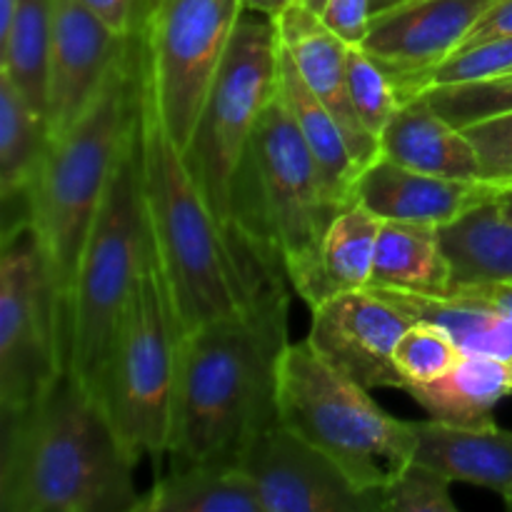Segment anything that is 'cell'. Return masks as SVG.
Returning <instances> with one entry per match:
<instances>
[{
	"label": "cell",
	"mask_w": 512,
	"mask_h": 512,
	"mask_svg": "<svg viewBox=\"0 0 512 512\" xmlns=\"http://www.w3.org/2000/svg\"><path fill=\"white\" fill-rule=\"evenodd\" d=\"M135 465L100 400L65 370L38 403L3 418L0 510L138 512Z\"/></svg>",
	"instance_id": "cell-1"
},
{
	"label": "cell",
	"mask_w": 512,
	"mask_h": 512,
	"mask_svg": "<svg viewBox=\"0 0 512 512\" xmlns=\"http://www.w3.org/2000/svg\"><path fill=\"white\" fill-rule=\"evenodd\" d=\"M288 335L248 315L218 318L180 338L175 463L238 465L245 445L278 418V363Z\"/></svg>",
	"instance_id": "cell-2"
},
{
	"label": "cell",
	"mask_w": 512,
	"mask_h": 512,
	"mask_svg": "<svg viewBox=\"0 0 512 512\" xmlns=\"http://www.w3.org/2000/svg\"><path fill=\"white\" fill-rule=\"evenodd\" d=\"M138 43V30H135ZM140 188L150 245L168 285L180 335L243 313L233 265L215 215L170 138L138 43Z\"/></svg>",
	"instance_id": "cell-3"
},
{
	"label": "cell",
	"mask_w": 512,
	"mask_h": 512,
	"mask_svg": "<svg viewBox=\"0 0 512 512\" xmlns=\"http://www.w3.org/2000/svg\"><path fill=\"white\" fill-rule=\"evenodd\" d=\"M138 113V43L130 35L103 88L65 133L50 140L28 193L30 223L58 290L68 345V310L85 240Z\"/></svg>",
	"instance_id": "cell-4"
},
{
	"label": "cell",
	"mask_w": 512,
	"mask_h": 512,
	"mask_svg": "<svg viewBox=\"0 0 512 512\" xmlns=\"http://www.w3.org/2000/svg\"><path fill=\"white\" fill-rule=\"evenodd\" d=\"M278 418L375 495L413 463L418 450L413 423L385 413L368 388L325 363L308 340L288 343L280 355Z\"/></svg>",
	"instance_id": "cell-5"
},
{
	"label": "cell",
	"mask_w": 512,
	"mask_h": 512,
	"mask_svg": "<svg viewBox=\"0 0 512 512\" xmlns=\"http://www.w3.org/2000/svg\"><path fill=\"white\" fill-rule=\"evenodd\" d=\"M148 255L150 235L140 188L135 113L133 130L125 140L85 240L68 310V370L93 395Z\"/></svg>",
	"instance_id": "cell-6"
},
{
	"label": "cell",
	"mask_w": 512,
	"mask_h": 512,
	"mask_svg": "<svg viewBox=\"0 0 512 512\" xmlns=\"http://www.w3.org/2000/svg\"><path fill=\"white\" fill-rule=\"evenodd\" d=\"M233 198L248 200L273 228L293 290L310 305L328 300L323 243L343 205L330 198L320 170L280 93L270 100L235 175Z\"/></svg>",
	"instance_id": "cell-7"
},
{
	"label": "cell",
	"mask_w": 512,
	"mask_h": 512,
	"mask_svg": "<svg viewBox=\"0 0 512 512\" xmlns=\"http://www.w3.org/2000/svg\"><path fill=\"white\" fill-rule=\"evenodd\" d=\"M180 338L168 285L150 245L95 385V398L138 463L143 455L160 460L170 453Z\"/></svg>",
	"instance_id": "cell-8"
},
{
	"label": "cell",
	"mask_w": 512,
	"mask_h": 512,
	"mask_svg": "<svg viewBox=\"0 0 512 512\" xmlns=\"http://www.w3.org/2000/svg\"><path fill=\"white\" fill-rule=\"evenodd\" d=\"M278 53L275 20L243 10L193 135L183 148L185 165L218 220L220 233L233 215L235 175L260 115L278 93Z\"/></svg>",
	"instance_id": "cell-9"
},
{
	"label": "cell",
	"mask_w": 512,
	"mask_h": 512,
	"mask_svg": "<svg viewBox=\"0 0 512 512\" xmlns=\"http://www.w3.org/2000/svg\"><path fill=\"white\" fill-rule=\"evenodd\" d=\"M68 370L65 320L30 220L3 230L0 253V418L38 403Z\"/></svg>",
	"instance_id": "cell-10"
},
{
	"label": "cell",
	"mask_w": 512,
	"mask_h": 512,
	"mask_svg": "<svg viewBox=\"0 0 512 512\" xmlns=\"http://www.w3.org/2000/svg\"><path fill=\"white\" fill-rule=\"evenodd\" d=\"M240 15V0H160L140 23V60L180 150L193 135Z\"/></svg>",
	"instance_id": "cell-11"
},
{
	"label": "cell",
	"mask_w": 512,
	"mask_h": 512,
	"mask_svg": "<svg viewBox=\"0 0 512 512\" xmlns=\"http://www.w3.org/2000/svg\"><path fill=\"white\" fill-rule=\"evenodd\" d=\"M265 512H380L330 455L283 423L260 430L238 458Z\"/></svg>",
	"instance_id": "cell-12"
},
{
	"label": "cell",
	"mask_w": 512,
	"mask_h": 512,
	"mask_svg": "<svg viewBox=\"0 0 512 512\" xmlns=\"http://www.w3.org/2000/svg\"><path fill=\"white\" fill-rule=\"evenodd\" d=\"M413 323V315L383 290H350L315 305L308 343L325 363L363 388L405 390L393 353Z\"/></svg>",
	"instance_id": "cell-13"
},
{
	"label": "cell",
	"mask_w": 512,
	"mask_h": 512,
	"mask_svg": "<svg viewBox=\"0 0 512 512\" xmlns=\"http://www.w3.org/2000/svg\"><path fill=\"white\" fill-rule=\"evenodd\" d=\"M495 0H408L373 15L363 50L390 75L400 98L418 93L420 83L470 38Z\"/></svg>",
	"instance_id": "cell-14"
},
{
	"label": "cell",
	"mask_w": 512,
	"mask_h": 512,
	"mask_svg": "<svg viewBox=\"0 0 512 512\" xmlns=\"http://www.w3.org/2000/svg\"><path fill=\"white\" fill-rule=\"evenodd\" d=\"M128 40L80 0H53L48 65V128L53 138L88 110Z\"/></svg>",
	"instance_id": "cell-15"
},
{
	"label": "cell",
	"mask_w": 512,
	"mask_h": 512,
	"mask_svg": "<svg viewBox=\"0 0 512 512\" xmlns=\"http://www.w3.org/2000/svg\"><path fill=\"white\" fill-rule=\"evenodd\" d=\"M275 28H278L280 45L295 60L310 90L335 115L355 163L360 170H365L375 158H380V143L365 130L363 120L355 113L353 98H350L348 43H343L320 20V15L310 13L300 3L275 18Z\"/></svg>",
	"instance_id": "cell-16"
},
{
	"label": "cell",
	"mask_w": 512,
	"mask_h": 512,
	"mask_svg": "<svg viewBox=\"0 0 512 512\" xmlns=\"http://www.w3.org/2000/svg\"><path fill=\"white\" fill-rule=\"evenodd\" d=\"M498 185L485 180H455L403 168L388 158H375L360 170L355 195L380 220H405L443 228L480 203L498 195Z\"/></svg>",
	"instance_id": "cell-17"
},
{
	"label": "cell",
	"mask_w": 512,
	"mask_h": 512,
	"mask_svg": "<svg viewBox=\"0 0 512 512\" xmlns=\"http://www.w3.org/2000/svg\"><path fill=\"white\" fill-rule=\"evenodd\" d=\"M380 155L403 168L455 180H480V163L463 128H455L430 105L425 93L400 103L380 133Z\"/></svg>",
	"instance_id": "cell-18"
},
{
	"label": "cell",
	"mask_w": 512,
	"mask_h": 512,
	"mask_svg": "<svg viewBox=\"0 0 512 512\" xmlns=\"http://www.w3.org/2000/svg\"><path fill=\"white\" fill-rule=\"evenodd\" d=\"M413 428L418 435V463L430 465L453 483L493 490L512 510V430L498 425L460 428L433 418L413 423Z\"/></svg>",
	"instance_id": "cell-19"
},
{
	"label": "cell",
	"mask_w": 512,
	"mask_h": 512,
	"mask_svg": "<svg viewBox=\"0 0 512 512\" xmlns=\"http://www.w3.org/2000/svg\"><path fill=\"white\" fill-rule=\"evenodd\" d=\"M278 93L283 103L288 105L290 115H293L295 125H298L300 135H303L305 145H308L310 155L318 165L320 178H323L330 198L343 208L358 203L355 185H358L360 168L350 153L348 140H345L335 115L310 90L303 73L283 45H280L278 53Z\"/></svg>",
	"instance_id": "cell-20"
},
{
	"label": "cell",
	"mask_w": 512,
	"mask_h": 512,
	"mask_svg": "<svg viewBox=\"0 0 512 512\" xmlns=\"http://www.w3.org/2000/svg\"><path fill=\"white\" fill-rule=\"evenodd\" d=\"M48 118L25 100L18 85L0 73V195L3 230L30 220L28 193L50 148Z\"/></svg>",
	"instance_id": "cell-21"
},
{
	"label": "cell",
	"mask_w": 512,
	"mask_h": 512,
	"mask_svg": "<svg viewBox=\"0 0 512 512\" xmlns=\"http://www.w3.org/2000/svg\"><path fill=\"white\" fill-rule=\"evenodd\" d=\"M403 393L440 423L488 428L495 425V405L512 395V385L505 360L465 353L448 375L433 383L408 385Z\"/></svg>",
	"instance_id": "cell-22"
},
{
	"label": "cell",
	"mask_w": 512,
	"mask_h": 512,
	"mask_svg": "<svg viewBox=\"0 0 512 512\" xmlns=\"http://www.w3.org/2000/svg\"><path fill=\"white\" fill-rule=\"evenodd\" d=\"M450 283L453 273L440 243V228L405 220H383L368 288L443 298Z\"/></svg>",
	"instance_id": "cell-23"
},
{
	"label": "cell",
	"mask_w": 512,
	"mask_h": 512,
	"mask_svg": "<svg viewBox=\"0 0 512 512\" xmlns=\"http://www.w3.org/2000/svg\"><path fill=\"white\" fill-rule=\"evenodd\" d=\"M440 243L453 273L450 288L512 285V220L500 210L495 198L443 225Z\"/></svg>",
	"instance_id": "cell-24"
},
{
	"label": "cell",
	"mask_w": 512,
	"mask_h": 512,
	"mask_svg": "<svg viewBox=\"0 0 512 512\" xmlns=\"http://www.w3.org/2000/svg\"><path fill=\"white\" fill-rule=\"evenodd\" d=\"M148 512H265L253 483L238 465L175 463L143 498Z\"/></svg>",
	"instance_id": "cell-25"
},
{
	"label": "cell",
	"mask_w": 512,
	"mask_h": 512,
	"mask_svg": "<svg viewBox=\"0 0 512 512\" xmlns=\"http://www.w3.org/2000/svg\"><path fill=\"white\" fill-rule=\"evenodd\" d=\"M53 0H18L0 33V73L18 85L30 105L48 118V65Z\"/></svg>",
	"instance_id": "cell-26"
},
{
	"label": "cell",
	"mask_w": 512,
	"mask_h": 512,
	"mask_svg": "<svg viewBox=\"0 0 512 512\" xmlns=\"http://www.w3.org/2000/svg\"><path fill=\"white\" fill-rule=\"evenodd\" d=\"M383 290V288H378ZM400 308L408 310L415 320L438 323L455 338L463 353L490 355V358H512V318L495 310L465 305L450 298H428L400 290H383Z\"/></svg>",
	"instance_id": "cell-27"
},
{
	"label": "cell",
	"mask_w": 512,
	"mask_h": 512,
	"mask_svg": "<svg viewBox=\"0 0 512 512\" xmlns=\"http://www.w3.org/2000/svg\"><path fill=\"white\" fill-rule=\"evenodd\" d=\"M380 225L383 220L363 203L350 205L333 220L323 243V280L328 298L368 288Z\"/></svg>",
	"instance_id": "cell-28"
},
{
	"label": "cell",
	"mask_w": 512,
	"mask_h": 512,
	"mask_svg": "<svg viewBox=\"0 0 512 512\" xmlns=\"http://www.w3.org/2000/svg\"><path fill=\"white\" fill-rule=\"evenodd\" d=\"M463 348L438 323L415 320L395 345V368L403 375L405 388L415 383H433L448 375L463 358Z\"/></svg>",
	"instance_id": "cell-29"
},
{
	"label": "cell",
	"mask_w": 512,
	"mask_h": 512,
	"mask_svg": "<svg viewBox=\"0 0 512 512\" xmlns=\"http://www.w3.org/2000/svg\"><path fill=\"white\" fill-rule=\"evenodd\" d=\"M348 85L355 113L363 120L365 130L380 140V133L398 113L403 98L390 75L365 53L363 45H348Z\"/></svg>",
	"instance_id": "cell-30"
},
{
	"label": "cell",
	"mask_w": 512,
	"mask_h": 512,
	"mask_svg": "<svg viewBox=\"0 0 512 512\" xmlns=\"http://www.w3.org/2000/svg\"><path fill=\"white\" fill-rule=\"evenodd\" d=\"M425 98L455 128H468L490 115L512 110V73L475 83L440 85L425 90Z\"/></svg>",
	"instance_id": "cell-31"
},
{
	"label": "cell",
	"mask_w": 512,
	"mask_h": 512,
	"mask_svg": "<svg viewBox=\"0 0 512 512\" xmlns=\"http://www.w3.org/2000/svg\"><path fill=\"white\" fill-rule=\"evenodd\" d=\"M450 485L453 480L413 460L378 493L380 512H455L458 505L450 498Z\"/></svg>",
	"instance_id": "cell-32"
},
{
	"label": "cell",
	"mask_w": 512,
	"mask_h": 512,
	"mask_svg": "<svg viewBox=\"0 0 512 512\" xmlns=\"http://www.w3.org/2000/svg\"><path fill=\"white\" fill-rule=\"evenodd\" d=\"M505 73H512V35L490 38L483 40V43L460 48L458 53L450 55L443 65H438L420 83L418 93H425L430 88H440V85H460L475 83V80L498 78V75Z\"/></svg>",
	"instance_id": "cell-33"
},
{
	"label": "cell",
	"mask_w": 512,
	"mask_h": 512,
	"mask_svg": "<svg viewBox=\"0 0 512 512\" xmlns=\"http://www.w3.org/2000/svg\"><path fill=\"white\" fill-rule=\"evenodd\" d=\"M463 130L478 153L480 180L512 188V110L490 115Z\"/></svg>",
	"instance_id": "cell-34"
},
{
	"label": "cell",
	"mask_w": 512,
	"mask_h": 512,
	"mask_svg": "<svg viewBox=\"0 0 512 512\" xmlns=\"http://www.w3.org/2000/svg\"><path fill=\"white\" fill-rule=\"evenodd\" d=\"M320 20L348 45H363L373 20L370 0H328Z\"/></svg>",
	"instance_id": "cell-35"
},
{
	"label": "cell",
	"mask_w": 512,
	"mask_h": 512,
	"mask_svg": "<svg viewBox=\"0 0 512 512\" xmlns=\"http://www.w3.org/2000/svg\"><path fill=\"white\" fill-rule=\"evenodd\" d=\"M80 3L123 38H130L145 18L143 0H80Z\"/></svg>",
	"instance_id": "cell-36"
},
{
	"label": "cell",
	"mask_w": 512,
	"mask_h": 512,
	"mask_svg": "<svg viewBox=\"0 0 512 512\" xmlns=\"http://www.w3.org/2000/svg\"><path fill=\"white\" fill-rule=\"evenodd\" d=\"M443 298L458 300L465 305H478V308L495 310V313L512 318V285H463V288H450Z\"/></svg>",
	"instance_id": "cell-37"
},
{
	"label": "cell",
	"mask_w": 512,
	"mask_h": 512,
	"mask_svg": "<svg viewBox=\"0 0 512 512\" xmlns=\"http://www.w3.org/2000/svg\"><path fill=\"white\" fill-rule=\"evenodd\" d=\"M503 35H512V0H495L488 13L478 20V25L473 28L470 38L465 40V45L483 43V40L490 38H503Z\"/></svg>",
	"instance_id": "cell-38"
},
{
	"label": "cell",
	"mask_w": 512,
	"mask_h": 512,
	"mask_svg": "<svg viewBox=\"0 0 512 512\" xmlns=\"http://www.w3.org/2000/svg\"><path fill=\"white\" fill-rule=\"evenodd\" d=\"M243 3V10L248 13H260L265 18H280L288 8H293L298 0H240Z\"/></svg>",
	"instance_id": "cell-39"
},
{
	"label": "cell",
	"mask_w": 512,
	"mask_h": 512,
	"mask_svg": "<svg viewBox=\"0 0 512 512\" xmlns=\"http://www.w3.org/2000/svg\"><path fill=\"white\" fill-rule=\"evenodd\" d=\"M495 203H498L500 210L512 220V188H500L498 195H495Z\"/></svg>",
	"instance_id": "cell-40"
},
{
	"label": "cell",
	"mask_w": 512,
	"mask_h": 512,
	"mask_svg": "<svg viewBox=\"0 0 512 512\" xmlns=\"http://www.w3.org/2000/svg\"><path fill=\"white\" fill-rule=\"evenodd\" d=\"M403 3H408V0H370V5H373V15L385 13V10H393Z\"/></svg>",
	"instance_id": "cell-41"
},
{
	"label": "cell",
	"mask_w": 512,
	"mask_h": 512,
	"mask_svg": "<svg viewBox=\"0 0 512 512\" xmlns=\"http://www.w3.org/2000/svg\"><path fill=\"white\" fill-rule=\"evenodd\" d=\"M300 5H305V8L310 10V13L320 15L325 10V5H328V0H298Z\"/></svg>",
	"instance_id": "cell-42"
},
{
	"label": "cell",
	"mask_w": 512,
	"mask_h": 512,
	"mask_svg": "<svg viewBox=\"0 0 512 512\" xmlns=\"http://www.w3.org/2000/svg\"><path fill=\"white\" fill-rule=\"evenodd\" d=\"M158 3H160V0H143V10H145V15H148L150 10H153L155 5H158Z\"/></svg>",
	"instance_id": "cell-43"
},
{
	"label": "cell",
	"mask_w": 512,
	"mask_h": 512,
	"mask_svg": "<svg viewBox=\"0 0 512 512\" xmlns=\"http://www.w3.org/2000/svg\"><path fill=\"white\" fill-rule=\"evenodd\" d=\"M505 363H508V378H510V385H512V358L505 360Z\"/></svg>",
	"instance_id": "cell-44"
}]
</instances>
